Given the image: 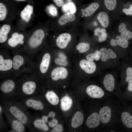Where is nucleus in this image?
I'll return each mask as SVG.
<instances>
[{
	"label": "nucleus",
	"instance_id": "c9c22d12",
	"mask_svg": "<svg viewBox=\"0 0 132 132\" xmlns=\"http://www.w3.org/2000/svg\"><path fill=\"white\" fill-rule=\"evenodd\" d=\"M55 63L56 65L63 66H66L68 65L67 61L65 59L60 58H56L54 60Z\"/></svg>",
	"mask_w": 132,
	"mask_h": 132
},
{
	"label": "nucleus",
	"instance_id": "1a4fd4ad",
	"mask_svg": "<svg viewBox=\"0 0 132 132\" xmlns=\"http://www.w3.org/2000/svg\"><path fill=\"white\" fill-rule=\"evenodd\" d=\"M51 55L48 52L41 54L40 52L36 60L35 71L39 76L44 74L48 71L50 64Z\"/></svg>",
	"mask_w": 132,
	"mask_h": 132
},
{
	"label": "nucleus",
	"instance_id": "72a5a7b5",
	"mask_svg": "<svg viewBox=\"0 0 132 132\" xmlns=\"http://www.w3.org/2000/svg\"><path fill=\"white\" fill-rule=\"evenodd\" d=\"M106 8L109 11L114 10L117 6L118 0H103Z\"/></svg>",
	"mask_w": 132,
	"mask_h": 132
},
{
	"label": "nucleus",
	"instance_id": "79ce46f5",
	"mask_svg": "<svg viewBox=\"0 0 132 132\" xmlns=\"http://www.w3.org/2000/svg\"><path fill=\"white\" fill-rule=\"evenodd\" d=\"M123 12L127 15H132V4L130 6L129 9L124 8L122 9Z\"/></svg>",
	"mask_w": 132,
	"mask_h": 132
},
{
	"label": "nucleus",
	"instance_id": "9b49d317",
	"mask_svg": "<svg viewBox=\"0 0 132 132\" xmlns=\"http://www.w3.org/2000/svg\"><path fill=\"white\" fill-rule=\"evenodd\" d=\"M15 29L12 22L3 23L0 26V47H4L12 32Z\"/></svg>",
	"mask_w": 132,
	"mask_h": 132
},
{
	"label": "nucleus",
	"instance_id": "7c9ffc66",
	"mask_svg": "<svg viewBox=\"0 0 132 132\" xmlns=\"http://www.w3.org/2000/svg\"><path fill=\"white\" fill-rule=\"evenodd\" d=\"M45 97L49 102L52 105H57L59 102L58 97L53 91H50L47 92L46 94Z\"/></svg>",
	"mask_w": 132,
	"mask_h": 132
},
{
	"label": "nucleus",
	"instance_id": "a211bd4d",
	"mask_svg": "<svg viewBox=\"0 0 132 132\" xmlns=\"http://www.w3.org/2000/svg\"><path fill=\"white\" fill-rule=\"evenodd\" d=\"M100 121L99 113L94 112L90 115L86 121L87 126L90 128H94L98 126Z\"/></svg>",
	"mask_w": 132,
	"mask_h": 132
},
{
	"label": "nucleus",
	"instance_id": "412c9836",
	"mask_svg": "<svg viewBox=\"0 0 132 132\" xmlns=\"http://www.w3.org/2000/svg\"><path fill=\"white\" fill-rule=\"evenodd\" d=\"M15 83L13 80L11 79H7L1 83L0 89L3 92L8 93L12 91L15 88Z\"/></svg>",
	"mask_w": 132,
	"mask_h": 132
},
{
	"label": "nucleus",
	"instance_id": "473e14b6",
	"mask_svg": "<svg viewBox=\"0 0 132 132\" xmlns=\"http://www.w3.org/2000/svg\"><path fill=\"white\" fill-rule=\"evenodd\" d=\"M42 119H36L33 122V125L36 128L44 131H47L49 128Z\"/></svg>",
	"mask_w": 132,
	"mask_h": 132
},
{
	"label": "nucleus",
	"instance_id": "09e8293b",
	"mask_svg": "<svg viewBox=\"0 0 132 132\" xmlns=\"http://www.w3.org/2000/svg\"><path fill=\"white\" fill-rule=\"evenodd\" d=\"M49 117L48 116L44 115L42 117V119L45 122H48V119Z\"/></svg>",
	"mask_w": 132,
	"mask_h": 132
},
{
	"label": "nucleus",
	"instance_id": "0eeeda50",
	"mask_svg": "<svg viewBox=\"0 0 132 132\" xmlns=\"http://www.w3.org/2000/svg\"><path fill=\"white\" fill-rule=\"evenodd\" d=\"M9 50L0 47V74L1 76H13L12 56Z\"/></svg>",
	"mask_w": 132,
	"mask_h": 132
},
{
	"label": "nucleus",
	"instance_id": "cd10ccee",
	"mask_svg": "<svg viewBox=\"0 0 132 132\" xmlns=\"http://www.w3.org/2000/svg\"><path fill=\"white\" fill-rule=\"evenodd\" d=\"M61 8L63 13L67 12L77 13V9L73 1L65 2Z\"/></svg>",
	"mask_w": 132,
	"mask_h": 132
},
{
	"label": "nucleus",
	"instance_id": "4c0bfd02",
	"mask_svg": "<svg viewBox=\"0 0 132 132\" xmlns=\"http://www.w3.org/2000/svg\"><path fill=\"white\" fill-rule=\"evenodd\" d=\"M98 41L100 42H102L105 41L107 37V34L105 32L101 33L98 36Z\"/></svg>",
	"mask_w": 132,
	"mask_h": 132
},
{
	"label": "nucleus",
	"instance_id": "f257e3e1",
	"mask_svg": "<svg viewBox=\"0 0 132 132\" xmlns=\"http://www.w3.org/2000/svg\"><path fill=\"white\" fill-rule=\"evenodd\" d=\"M52 20L39 22L34 28L30 30L24 52L26 55L36 61L38 54L45 43V41L51 31Z\"/></svg>",
	"mask_w": 132,
	"mask_h": 132
},
{
	"label": "nucleus",
	"instance_id": "ddd939ff",
	"mask_svg": "<svg viewBox=\"0 0 132 132\" xmlns=\"http://www.w3.org/2000/svg\"><path fill=\"white\" fill-rule=\"evenodd\" d=\"M68 75L67 69L63 67H58L54 68L51 73V77L52 80L56 81L60 79H64Z\"/></svg>",
	"mask_w": 132,
	"mask_h": 132
},
{
	"label": "nucleus",
	"instance_id": "2eb2a0df",
	"mask_svg": "<svg viewBox=\"0 0 132 132\" xmlns=\"http://www.w3.org/2000/svg\"><path fill=\"white\" fill-rule=\"evenodd\" d=\"M37 87V83L35 81L33 80H28L22 84V89L24 93L27 95H30L34 92Z\"/></svg>",
	"mask_w": 132,
	"mask_h": 132
},
{
	"label": "nucleus",
	"instance_id": "37998d69",
	"mask_svg": "<svg viewBox=\"0 0 132 132\" xmlns=\"http://www.w3.org/2000/svg\"><path fill=\"white\" fill-rule=\"evenodd\" d=\"M94 60L96 61L99 60L101 57L99 51L96 50L94 53Z\"/></svg>",
	"mask_w": 132,
	"mask_h": 132
},
{
	"label": "nucleus",
	"instance_id": "aec40b11",
	"mask_svg": "<svg viewBox=\"0 0 132 132\" xmlns=\"http://www.w3.org/2000/svg\"><path fill=\"white\" fill-rule=\"evenodd\" d=\"M104 86L106 89L109 92H111L114 89L115 81L113 75L110 74H106L103 81Z\"/></svg>",
	"mask_w": 132,
	"mask_h": 132
},
{
	"label": "nucleus",
	"instance_id": "a18cd8bd",
	"mask_svg": "<svg viewBox=\"0 0 132 132\" xmlns=\"http://www.w3.org/2000/svg\"><path fill=\"white\" fill-rule=\"evenodd\" d=\"M13 1L17 2H26L28 3L34 2V0H11Z\"/></svg>",
	"mask_w": 132,
	"mask_h": 132
},
{
	"label": "nucleus",
	"instance_id": "4be33fe9",
	"mask_svg": "<svg viewBox=\"0 0 132 132\" xmlns=\"http://www.w3.org/2000/svg\"><path fill=\"white\" fill-rule=\"evenodd\" d=\"M58 8L54 4L51 3L46 6L44 11L49 16L56 19L59 16Z\"/></svg>",
	"mask_w": 132,
	"mask_h": 132
},
{
	"label": "nucleus",
	"instance_id": "6ab92c4d",
	"mask_svg": "<svg viewBox=\"0 0 132 132\" xmlns=\"http://www.w3.org/2000/svg\"><path fill=\"white\" fill-rule=\"evenodd\" d=\"M99 51L101 59L103 62H106L110 59H115L117 57L116 54L110 48L107 50L105 48H102Z\"/></svg>",
	"mask_w": 132,
	"mask_h": 132
},
{
	"label": "nucleus",
	"instance_id": "c756f323",
	"mask_svg": "<svg viewBox=\"0 0 132 132\" xmlns=\"http://www.w3.org/2000/svg\"><path fill=\"white\" fill-rule=\"evenodd\" d=\"M121 118L122 122L126 127L132 128V116L129 113L126 112H122Z\"/></svg>",
	"mask_w": 132,
	"mask_h": 132
},
{
	"label": "nucleus",
	"instance_id": "f704fd0d",
	"mask_svg": "<svg viewBox=\"0 0 132 132\" xmlns=\"http://www.w3.org/2000/svg\"><path fill=\"white\" fill-rule=\"evenodd\" d=\"M23 124L18 120H15L12 122V127L13 129L17 132H22L25 130Z\"/></svg>",
	"mask_w": 132,
	"mask_h": 132
},
{
	"label": "nucleus",
	"instance_id": "c03bdc74",
	"mask_svg": "<svg viewBox=\"0 0 132 132\" xmlns=\"http://www.w3.org/2000/svg\"><path fill=\"white\" fill-rule=\"evenodd\" d=\"M87 60L91 61L94 60V53H91L88 55L86 57Z\"/></svg>",
	"mask_w": 132,
	"mask_h": 132
},
{
	"label": "nucleus",
	"instance_id": "bb28decb",
	"mask_svg": "<svg viewBox=\"0 0 132 132\" xmlns=\"http://www.w3.org/2000/svg\"><path fill=\"white\" fill-rule=\"evenodd\" d=\"M25 104L27 106L36 110H42L44 108L43 104L41 101L33 99H27L26 101Z\"/></svg>",
	"mask_w": 132,
	"mask_h": 132
},
{
	"label": "nucleus",
	"instance_id": "dca6fc26",
	"mask_svg": "<svg viewBox=\"0 0 132 132\" xmlns=\"http://www.w3.org/2000/svg\"><path fill=\"white\" fill-rule=\"evenodd\" d=\"M99 114L100 121L103 123H107L111 118V109L108 106H104L100 109Z\"/></svg>",
	"mask_w": 132,
	"mask_h": 132
},
{
	"label": "nucleus",
	"instance_id": "603ef678",
	"mask_svg": "<svg viewBox=\"0 0 132 132\" xmlns=\"http://www.w3.org/2000/svg\"><path fill=\"white\" fill-rule=\"evenodd\" d=\"M65 87H66V86H64V88H65Z\"/></svg>",
	"mask_w": 132,
	"mask_h": 132
},
{
	"label": "nucleus",
	"instance_id": "49530a36",
	"mask_svg": "<svg viewBox=\"0 0 132 132\" xmlns=\"http://www.w3.org/2000/svg\"><path fill=\"white\" fill-rule=\"evenodd\" d=\"M128 89L129 91H132V80L128 82Z\"/></svg>",
	"mask_w": 132,
	"mask_h": 132
},
{
	"label": "nucleus",
	"instance_id": "ea45409f",
	"mask_svg": "<svg viewBox=\"0 0 132 132\" xmlns=\"http://www.w3.org/2000/svg\"><path fill=\"white\" fill-rule=\"evenodd\" d=\"M54 4L58 8L61 7L65 2L64 0H52Z\"/></svg>",
	"mask_w": 132,
	"mask_h": 132
},
{
	"label": "nucleus",
	"instance_id": "8fccbe9b",
	"mask_svg": "<svg viewBox=\"0 0 132 132\" xmlns=\"http://www.w3.org/2000/svg\"><path fill=\"white\" fill-rule=\"evenodd\" d=\"M73 0H64L65 2L72 1Z\"/></svg>",
	"mask_w": 132,
	"mask_h": 132
},
{
	"label": "nucleus",
	"instance_id": "a878e982",
	"mask_svg": "<svg viewBox=\"0 0 132 132\" xmlns=\"http://www.w3.org/2000/svg\"><path fill=\"white\" fill-rule=\"evenodd\" d=\"M118 31L120 33L121 36L126 40H128L132 38V32L127 30L124 23L122 22L120 24Z\"/></svg>",
	"mask_w": 132,
	"mask_h": 132
},
{
	"label": "nucleus",
	"instance_id": "2f4dec72",
	"mask_svg": "<svg viewBox=\"0 0 132 132\" xmlns=\"http://www.w3.org/2000/svg\"><path fill=\"white\" fill-rule=\"evenodd\" d=\"M90 44L88 43L81 42L77 44L76 48L80 53H82L88 51L90 48Z\"/></svg>",
	"mask_w": 132,
	"mask_h": 132
},
{
	"label": "nucleus",
	"instance_id": "b1692460",
	"mask_svg": "<svg viewBox=\"0 0 132 132\" xmlns=\"http://www.w3.org/2000/svg\"><path fill=\"white\" fill-rule=\"evenodd\" d=\"M84 120V115L80 111L77 112L73 117L71 121L72 127L74 128L78 127L82 124Z\"/></svg>",
	"mask_w": 132,
	"mask_h": 132
},
{
	"label": "nucleus",
	"instance_id": "f03ea898",
	"mask_svg": "<svg viewBox=\"0 0 132 132\" xmlns=\"http://www.w3.org/2000/svg\"><path fill=\"white\" fill-rule=\"evenodd\" d=\"M80 18L77 13L67 12L52 20L51 31L55 32L68 31L78 28Z\"/></svg>",
	"mask_w": 132,
	"mask_h": 132
},
{
	"label": "nucleus",
	"instance_id": "20e7f679",
	"mask_svg": "<svg viewBox=\"0 0 132 132\" xmlns=\"http://www.w3.org/2000/svg\"><path fill=\"white\" fill-rule=\"evenodd\" d=\"M29 31H19L15 28L4 47L11 50L12 53L23 52Z\"/></svg>",
	"mask_w": 132,
	"mask_h": 132
},
{
	"label": "nucleus",
	"instance_id": "a19ab883",
	"mask_svg": "<svg viewBox=\"0 0 132 132\" xmlns=\"http://www.w3.org/2000/svg\"><path fill=\"white\" fill-rule=\"evenodd\" d=\"M58 123L57 120L56 119L53 118L48 122V124L50 127H54L57 125Z\"/></svg>",
	"mask_w": 132,
	"mask_h": 132
},
{
	"label": "nucleus",
	"instance_id": "de8ad7c7",
	"mask_svg": "<svg viewBox=\"0 0 132 132\" xmlns=\"http://www.w3.org/2000/svg\"><path fill=\"white\" fill-rule=\"evenodd\" d=\"M55 113L53 111H51L49 112L48 116L49 117L54 118L55 116Z\"/></svg>",
	"mask_w": 132,
	"mask_h": 132
},
{
	"label": "nucleus",
	"instance_id": "e433bc0d",
	"mask_svg": "<svg viewBox=\"0 0 132 132\" xmlns=\"http://www.w3.org/2000/svg\"><path fill=\"white\" fill-rule=\"evenodd\" d=\"M126 74V80L127 82H128L132 80V67H129L127 68Z\"/></svg>",
	"mask_w": 132,
	"mask_h": 132
},
{
	"label": "nucleus",
	"instance_id": "4468645a",
	"mask_svg": "<svg viewBox=\"0 0 132 132\" xmlns=\"http://www.w3.org/2000/svg\"><path fill=\"white\" fill-rule=\"evenodd\" d=\"M79 65L82 70L88 74L93 73L96 69V65L94 62L87 59H83L81 60Z\"/></svg>",
	"mask_w": 132,
	"mask_h": 132
},
{
	"label": "nucleus",
	"instance_id": "7ed1b4c3",
	"mask_svg": "<svg viewBox=\"0 0 132 132\" xmlns=\"http://www.w3.org/2000/svg\"><path fill=\"white\" fill-rule=\"evenodd\" d=\"M12 53L13 76L18 77L25 73L36 72V61L23 52Z\"/></svg>",
	"mask_w": 132,
	"mask_h": 132
},
{
	"label": "nucleus",
	"instance_id": "c85d7f7f",
	"mask_svg": "<svg viewBox=\"0 0 132 132\" xmlns=\"http://www.w3.org/2000/svg\"><path fill=\"white\" fill-rule=\"evenodd\" d=\"M61 108L63 111H67L71 108L72 104V99L68 96L63 97L60 100Z\"/></svg>",
	"mask_w": 132,
	"mask_h": 132
},
{
	"label": "nucleus",
	"instance_id": "f8f14e48",
	"mask_svg": "<svg viewBox=\"0 0 132 132\" xmlns=\"http://www.w3.org/2000/svg\"><path fill=\"white\" fill-rule=\"evenodd\" d=\"M86 93L93 98H100L104 95L103 90L100 87L95 85H91L88 86L86 89Z\"/></svg>",
	"mask_w": 132,
	"mask_h": 132
},
{
	"label": "nucleus",
	"instance_id": "423d86ee",
	"mask_svg": "<svg viewBox=\"0 0 132 132\" xmlns=\"http://www.w3.org/2000/svg\"><path fill=\"white\" fill-rule=\"evenodd\" d=\"M19 10L11 0H0V21L12 22L17 19Z\"/></svg>",
	"mask_w": 132,
	"mask_h": 132
},
{
	"label": "nucleus",
	"instance_id": "f3484780",
	"mask_svg": "<svg viewBox=\"0 0 132 132\" xmlns=\"http://www.w3.org/2000/svg\"><path fill=\"white\" fill-rule=\"evenodd\" d=\"M11 113L18 121L23 124L26 123L27 122L28 119L25 115L17 107L12 106L9 109Z\"/></svg>",
	"mask_w": 132,
	"mask_h": 132
},
{
	"label": "nucleus",
	"instance_id": "6e6552de",
	"mask_svg": "<svg viewBox=\"0 0 132 132\" xmlns=\"http://www.w3.org/2000/svg\"><path fill=\"white\" fill-rule=\"evenodd\" d=\"M78 28L68 31H65L58 34L56 36L54 34L53 37L56 45L61 49L66 48L72 41L74 35L78 33Z\"/></svg>",
	"mask_w": 132,
	"mask_h": 132
},
{
	"label": "nucleus",
	"instance_id": "39448f33",
	"mask_svg": "<svg viewBox=\"0 0 132 132\" xmlns=\"http://www.w3.org/2000/svg\"><path fill=\"white\" fill-rule=\"evenodd\" d=\"M34 4V2L28 3L22 10L19 11L16 19V30L25 31L32 25L35 16Z\"/></svg>",
	"mask_w": 132,
	"mask_h": 132
},
{
	"label": "nucleus",
	"instance_id": "3c124183",
	"mask_svg": "<svg viewBox=\"0 0 132 132\" xmlns=\"http://www.w3.org/2000/svg\"><path fill=\"white\" fill-rule=\"evenodd\" d=\"M1 110H2V108H1V106H0V113H1Z\"/></svg>",
	"mask_w": 132,
	"mask_h": 132
},
{
	"label": "nucleus",
	"instance_id": "58836bf2",
	"mask_svg": "<svg viewBox=\"0 0 132 132\" xmlns=\"http://www.w3.org/2000/svg\"><path fill=\"white\" fill-rule=\"evenodd\" d=\"M63 127L62 125L58 124L54 127L51 132H61L63 131Z\"/></svg>",
	"mask_w": 132,
	"mask_h": 132
},
{
	"label": "nucleus",
	"instance_id": "393cba45",
	"mask_svg": "<svg viewBox=\"0 0 132 132\" xmlns=\"http://www.w3.org/2000/svg\"><path fill=\"white\" fill-rule=\"evenodd\" d=\"M96 18L103 27L106 28L108 26L109 18L108 14L106 12L102 11L99 12L97 15Z\"/></svg>",
	"mask_w": 132,
	"mask_h": 132
},
{
	"label": "nucleus",
	"instance_id": "9d476101",
	"mask_svg": "<svg viewBox=\"0 0 132 132\" xmlns=\"http://www.w3.org/2000/svg\"><path fill=\"white\" fill-rule=\"evenodd\" d=\"M100 3L98 0H96L87 5L81 6L77 9V13L80 18L88 19L99 8Z\"/></svg>",
	"mask_w": 132,
	"mask_h": 132
},
{
	"label": "nucleus",
	"instance_id": "5701e85b",
	"mask_svg": "<svg viewBox=\"0 0 132 132\" xmlns=\"http://www.w3.org/2000/svg\"><path fill=\"white\" fill-rule=\"evenodd\" d=\"M110 45L113 46L119 45L122 47L125 48L129 45V42L128 40L123 38L121 36H117L115 39H112L110 41Z\"/></svg>",
	"mask_w": 132,
	"mask_h": 132
}]
</instances>
